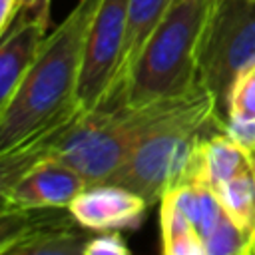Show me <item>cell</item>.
Returning a JSON list of instances; mask_svg holds the SVG:
<instances>
[{
  "label": "cell",
  "mask_w": 255,
  "mask_h": 255,
  "mask_svg": "<svg viewBox=\"0 0 255 255\" xmlns=\"http://www.w3.org/2000/svg\"><path fill=\"white\" fill-rule=\"evenodd\" d=\"M102 0H78L66 20L46 34L12 98L0 106V151L76 112L86 38Z\"/></svg>",
  "instance_id": "6da1fadb"
},
{
  "label": "cell",
  "mask_w": 255,
  "mask_h": 255,
  "mask_svg": "<svg viewBox=\"0 0 255 255\" xmlns=\"http://www.w3.org/2000/svg\"><path fill=\"white\" fill-rule=\"evenodd\" d=\"M215 131H225V126L215 116L211 94L201 88L183 110L159 124L106 181L139 193L149 205L159 203L171 187L203 169V147Z\"/></svg>",
  "instance_id": "7a4b0ae2"
},
{
  "label": "cell",
  "mask_w": 255,
  "mask_h": 255,
  "mask_svg": "<svg viewBox=\"0 0 255 255\" xmlns=\"http://www.w3.org/2000/svg\"><path fill=\"white\" fill-rule=\"evenodd\" d=\"M213 0H171L137 58L122 106L181 98L197 88V48Z\"/></svg>",
  "instance_id": "3957f363"
},
{
  "label": "cell",
  "mask_w": 255,
  "mask_h": 255,
  "mask_svg": "<svg viewBox=\"0 0 255 255\" xmlns=\"http://www.w3.org/2000/svg\"><path fill=\"white\" fill-rule=\"evenodd\" d=\"M199 90L201 88L181 98L159 100L145 106L82 112L54 161L74 167L88 183L106 181L159 124L183 110Z\"/></svg>",
  "instance_id": "277c9868"
},
{
  "label": "cell",
  "mask_w": 255,
  "mask_h": 255,
  "mask_svg": "<svg viewBox=\"0 0 255 255\" xmlns=\"http://www.w3.org/2000/svg\"><path fill=\"white\" fill-rule=\"evenodd\" d=\"M255 64V0H213L197 48V80L211 94L215 116L231 120L237 78Z\"/></svg>",
  "instance_id": "5b68a950"
},
{
  "label": "cell",
  "mask_w": 255,
  "mask_h": 255,
  "mask_svg": "<svg viewBox=\"0 0 255 255\" xmlns=\"http://www.w3.org/2000/svg\"><path fill=\"white\" fill-rule=\"evenodd\" d=\"M84 227L70 207H2V255H84Z\"/></svg>",
  "instance_id": "8992f818"
},
{
  "label": "cell",
  "mask_w": 255,
  "mask_h": 255,
  "mask_svg": "<svg viewBox=\"0 0 255 255\" xmlns=\"http://www.w3.org/2000/svg\"><path fill=\"white\" fill-rule=\"evenodd\" d=\"M129 0H102L84 50L78 82V104L86 112L106 106L118 72Z\"/></svg>",
  "instance_id": "52a82bcc"
},
{
  "label": "cell",
  "mask_w": 255,
  "mask_h": 255,
  "mask_svg": "<svg viewBox=\"0 0 255 255\" xmlns=\"http://www.w3.org/2000/svg\"><path fill=\"white\" fill-rule=\"evenodd\" d=\"M149 203L139 193L118 183H88L70 203V211L84 229H137Z\"/></svg>",
  "instance_id": "ba28073f"
},
{
  "label": "cell",
  "mask_w": 255,
  "mask_h": 255,
  "mask_svg": "<svg viewBox=\"0 0 255 255\" xmlns=\"http://www.w3.org/2000/svg\"><path fill=\"white\" fill-rule=\"evenodd\" d=\"M88 179L62 161H46L2 189V207H70Z\"/></svg>",
  "instance_id": "9c48e42d"
},
{
  "label": "cell",
  "mask_w": 255,
  "mask_h": 255,
  "mask_svg": "<svg viewBox=\"0 0 255 255\" xmlns=\"http://www.w3.org/2000/svg\"><path fill=\"white\" fill-rule=\"evenodd\" d=\"M48 22L50 18H14L12 26L0 36V106L12 98L30 70L48 34Z\"/></svg>",
  "instance_id": "30bf717a"
},
{
  "label": "cell",
  "mask_w": 255,
  "mask_h": 255,
  "mask_svg": "<svg viewBox=\"0 0 255 255\" xmlns=\"http://www.w3.org/2000/svg\"><path fill=\"white\" fill-rule=\"evenodd\" d=\"M169 4H171V0H129L122 56H120V64H118V72H116V78L112 84L110 98L104 108H120L122 106L128 78H129L137 58L141 56L147 40L159 26Z\"/></svg>",
  "instance_id": "8fae6325"
},
{
  "label": "cell",
  "mask_w": 255,
  "mask_h": 255,
  "mask_svg": "<svg viewBox=\"0 0 255 255\" xmlns=\"http://www.w3.org/2000/svg\"><path fill=\"white\" fill-rule=\"evenodd\" d=\"M211 189L231 221L255 245V161Z\"/></svg>",
  "instance_id": "7c38bea8"
},
{
  "label": "cell",
  "mask_w": 255,
  "mask_h": 255,
  "mask_svg": "<svg viewBox=\"0 0 255 255\" xmlns=\"http://www.w3.org/2000/svg\"><path fill=\"white\" fill-rule=\"evenodd\" d=\"M159 229L163 241L161 251L165 255H205L195 225L169 195L159 199Z\"/></svg>",
  "instance_id": "4fadbf2b"
},
{
  "label": "cell",
  "mask_w": 255,
  "mask_h": 255,
  "mask_svg": "<svg viewBox=\"0 0 255 255\" xmlns=\"http://www.w3.org/2000/svg\"><path fill=\"white\" fill-rule=\"evenodd\" d=\"M205 179L211 187L229 179L255 161V153L237 143L227 131H215L205 141Z\"/></svg>",
  "instance_id": "5bb4252c"
},
{
  "label": "cell",
  "mask_w": 255,
  "mask_h": 255,
  "mask_svg": "<svg viewBox=\"0 0 255 255\" xmlns=\"http://www.w3.org/2000/svg\"><path fill=\"white\" fill-rule=\"evenodd\" d=\"M203 247H205V255H253L255 253L253 241L231 221L227 213L203 239Z\"/></svg>",
  "instance_id": "9a60e30c"
},
{
  "label": "cell",
  "mask_w": 255,
  "mask_h": 255,
  "mask_svg": "<svg viewBox=\"0 0 255 255\" xmlns=\"http://www.w3.org/2000/svg\"><path fill=\"white\" fill-rule=\"evenodd\" d=\"M231 118L255 120V64L247 68L233 86Z\"/></svg>",
  "instance_id": "2e32d148"
},
{
  "label": "cell",
  "mask_w": 255,
  "mask_h": 255,
  "mask_svg": "<svg viewBox=\"0 0 255 255\" xmlns=\"http://www.w3.org/2000/svg\"><path fill=\"white\" fill-rule=\"evenodd\" d=\"M84 255H129V247L118 231H104V235L88 239Z\"/></svg>",
  "instance_id": "e0dca14e"
},
{
  "label": "cell",
  "mask_w": 255,
  "mask_h": 255,
  "mask_svg": "<svg viewBox=\"0 0 255 255\" xmlns=\"http://www.w3.org/2000/svg\"><path fill=\"white\" fill-rule=\"evenodd\" d=\"M225 131L243 147L255 153V120H241L231 118L225 126Z\"/></svg>",
  "instance_id": "ac0fdd59"
},
{
  "label": "cell",
  "mask_w": 255,
  "mask_h": 255,
  "mask_svg": "<svg viewBox=\"0 0 255 255\" xmlns=\"http://www.w3.org/2000/svg\"><path fill=\"white\" fill-rule=\"evenodd\" d=\"M20 10V0H0V36L12 26Z\"/></svg>",
  "instance_id": "d6986e66"
},
{
  "label": "cell",
  "mask_w": 255,
  "mask_h": 255,
  "mask_svg": "<svg viewBox=\"0 0 255 255\" xmlns=\"http://www.w3.org/2000/svg\"><path fill=\"white\" fill-rule=\"evenodd\" d=\"M20 2H22V0H20Z\"/></svg>",
  "instance_id": "ffe728a7"
}]
</instances>
